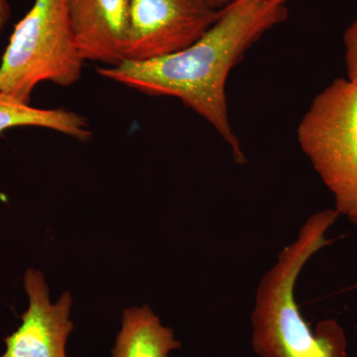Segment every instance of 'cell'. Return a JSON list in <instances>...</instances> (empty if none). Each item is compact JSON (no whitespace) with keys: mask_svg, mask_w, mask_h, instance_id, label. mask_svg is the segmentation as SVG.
<instances>
[{"mask_svg":"<svg viewBox=\"0 0 357 357\" xmlns=\"http://www.w3.org/2000/svg\"><path fill=\"white\" fill-rule=\"evenodd\" d=\"M338 217L335 210L311 215L262 277L251 314V344L258 357H349L342 326L325 319L312 332L295 300L298 277L312 256L331 243L326 234Z\"/></svg>","mask_w":357,"mask_h":357,"instance_id":"cell-2","label":"cell"},{"mask_svg":"<svg viewBox=\"0 0 357 357\" xmlns=\"http://www.w3.org/2000/svg\"><path fill=\"white\" fill-rule=\"evenodd\" d=\"M347 79L357 84V18L344 35Z\"/></svg>","mask_w":357,"mask_h":357,"instance_id":"cell-10","label":"cell"},{"mask_svg":"<svg viewBox=\"0 0 357 357\" xmlns=\"http://www.w3.org/2000/svg\"><path fill=\"white\" fill-rule=\"evenodd\" d=\"M213 8L220 10L223 7L227 6L231 0H206Z\"/></svg>","mask_w":357,"mask_h":357,"instance_id":"cell-12","label":"cell"},{"mask_svg":"<svg viewBox=\"0 0 357 357\" xmlns=\"http://www.w3.org/2000/svg\"><path fill=\"white\" fill-rule=\"evenodd\" d=\"M26 126L50 129L79 141H88L93 136L86 117L77 112L38 109L0 91V134L7 129Z\"/></svg>","mask_w":357,"mask_h":357,"instance_id":"cell-9","label":"cell"},{"mask_svg":"<svg viewBox=\"0 0 357 357\" xmlns=\"http://www.w3.org/2000/svg\"><path fill=\"white\" fill-rule=\"evenodd\" d=\"M10 6L8 0H0V30L10 18Z\"/></svg>","mask_w":357,"mask_h":357,"instance_id":"cell-11","label":"cell"},{"mask_svg":"<svg viewBox=\"0 0 357 357\" xmlns=\"http://www.w3.org/2000/svg\"><path fill=\"white\" fill-rule=\"evenodd\" d=\"M84 59L70 27L66 0H34L15 25L0 64V91L30 103L39 84L79 81Z\"/></svg>","mask_w":357,"mask_h":357,"instance_id":"cell-3","label":"cell"},{"mask_svg":"<svg viewBox=\"0 0 357 357\" xmlns=\"http://www.w3.org/2000/svg\"><path fill=\"white\" fill-rule=\"evenodd\" d=\"M75 42L84 61L107 67L126 60L130 0H66Z\"/></svg>","mask_w":357,"mask_h":357,"instance_id":"cell-7","label":"cell"},{"mask_svg":"<svg viewBox=\"0 0 357 357\" xmlns=\"http://www.w3.org/2000/svg\"><path fill=\"white\" fill-rule=\"evenodd\" d=\"M218 14L206 0H130L124 61L144 62L184 50Z\"/></svg>","mask_w":357,"mask_h":357,"instance_id":"cell-5","label":"cell"},{"mask_svg":"<svg viewBox=\"0 0 357 357\" xmlns=\"http://www.w3.org/2000/svg\"><path fill=\"white\" fill-rule=\"evenodd\" d=\"M274 1L283 2V3H286V1H287V0H274Z\"/></svg>","mask_w":357,"mask_h":357,"instance_id":"cell-13","label":"cell"},{"mask_svg":"<svg viewBox=\"0 0 357 357\" xmlns=\"http://www.w3.org/2000/svg\"><path fill=\"white\" fill-rule=\"evenodd\" d=\"M172 328L148 306L130 307L122 316L121 332L112 349V357H168L181 347Z\"/></svg>","mask_w":357,"mask_h":357,"instance_id":"cell-8","label":"cell"},{"mask_svg":"<svg viewBox=\"0 0 357 357\" xmlns=\"http://www.w3.org/2000/svg\"><path fill=\"white\" fill-rule=\"evenodd\" d=\"M29 307L22 324L6 337V352L0 357H67L66 344L74 328L70 319L72 296L66 292L52 304L43 275L30 269L24 276Z\"/></svg>","mask_w":357,"mask_h":357,"instance_id":"cell-6","label":"cell"},{"mask_svg":"<svg viewBox=\"0 0 357 357\" xmlns=\"http://www.w3.org/2000/svg\"><path fill=\"white\" fill-rule=\"evenodd\" d=\"M274 0H231L218 20L191 46L165 57L98 69L100 76L148 96H171L208 122L231 150L236 163L246 162L227 107V82L248 49L284 22L288 9Z\"/></svg>","mask_w":357,"mask_h":357,"instance_id":"cell-1","label":"cell"},{"mask_svg":"<svg viewBox=\"0 0 357 357\" xmlns=\"http://www.w3.org/2000/svg\"><path fill=\"white\" fill-rule=\"evenodd\" d=\"M298 141L332 192L335 210L357 225V84L340 77L317 95Z\"/></svg>","mask_w":357,"mask_h":357,"instance_id":"cell-4","label":"cell"}]
</instances>
